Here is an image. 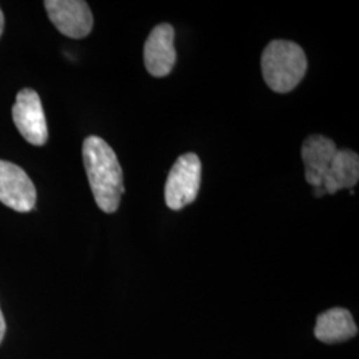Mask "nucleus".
<instances>
[{"instance_id":"nucleus-4","label":"nucleus","mask_w":359,"mask_h":359,"mask_svg":"<svg viewBox=\"0 0 359 359\" xmlns=\"http://www.w3.org/2000/svg\"><path fill=\"white\" fill-rule=\"evenodd\" d=\"M13 118L16 128L29 144L41 147L48 140L47 121L36 90H19L13 107Z\"/></svg>"},{"instance_id":"nucleus-2","label":"nucleus","mask_w":359,"mask_h":359,"mask_svg":"<svg viewBox=\"0 0 359 359\" xmlns=\"http://www.w3.org/2000/svg\"><path fill=\"white\" fill-rule=\"evenodd\" d=\"M261 68L270 90L287 93L294 90L306 75L308 59L294 41L273 40L264 50Z\"/></svg>"},{"instance_id":"nucleus-6","label":"nucleus","mask_w":359,"mask_h":359,"mask_svg":"<svg viewBox=\"0 0 359 359\" xmlns=\"http://www.w3.org/2000/svg\"><path fill=\"white\" fill-rule=\"evenodd\" d=\"M0 203L16 212H31L36 204V189L26 172L0 160Z\"/></svg>"},{"instance_id":"nucleus-8","label":"nucleus","mask_w":359,"mask_h":359,"mask_svg":"<svg viewBox=\"0 0 359 359\" xmlns=\"http://www.w3.org/2000/svg\"><path fill=\"white\" fill-rule=\"evenodd\" d=\"M337 151L335 142L322 135H311L302 144L301 156L305 164V179L313 188L323 185V179Z\"/></svg>"},{"instance_id":"nucleus-12","label":"nucleus","mask_w":359,"mask_h":359,"mask_svg":"<svg viewBox=\"0 0 359 359\" xmlns=\"http://www.w3.org/2000/svg\"><path fill=\"white\" fill-rule=\"evenodd\" d=\"M313 189H314V196H316V197H322V196L326 194V191H325L323 187H316V188H313Z\"/></svg>"},{"instance_id":"nucleus-9","label":"nucleus","mask_w":359,"mask_h":359,"mask_svg":"<svg viewBox=\"0 0 359 359\" xmlns=\"http://www.w3.org/2000/svg\"><path fill=\"white\" fill-rule=\"evenodd\" d=\"M358 327L351 313L344 308H333L317 318L314 334L323 344H339L354 338Z\"/></svg>"},{"instance_id":"nucleus-10","label":"nucleus","mask_w":359,"mask_h":359,"mask_svg":"<svg viewBox=\"0 0 359 359\" xmlns=\"http://www.w3.org/2000/svg\"><path fill=\"white\" fill-rule=\"evenodd\" d=\"M359 180L358 154L350 149H338L330 168L323 179L326 194H334L341 189H353Z\"/></svg>"},{"instance_id":"nucleus-11","label":"nucleus","mask_w":359,"mask_h":359,"mask_svg":"<svg viewBox=\"0 0 359 359\" xmlns=\"http://www.w3.org/2000/svg\"><path fill=\"white\" fill-rule=\"evenodd\" d=\"M4 334H6V320H4V316H3L1 309H0V344L3 342Z\"/></svg>"},{"instance_id":"nucleus-1","label":"nucleus","mask_w":359,"mask_h":359,"mask_svg":"<svg viewBox=\"0 0 359 359\" xmlns=\"http://www.w3.org/2000/svg\"><path fill=\"white\" fill-rule=\"evenodd\" d=\"M83 160L96 204L105 213H115L126 192L115 151L102 137L88 136L83 144Z\"/></svg>"},{"instance_id":"nucleus-5","label":"nucleus","mask_w":359,"mask_h":359,"mask_svg":"<svg viewBox=\"0 0 359 359\" xmlns=\"http://www.w3.org/2000/svg\"><path fill=\"white\" fill-rule=\"evenodd\" d=\"M48 18L65 36L83 39L88 36L93 27L90 6L83 0H46Z\"/></svg>"},{"instance_id":"nucleus-3","label":"nucleus","mask_w":359,"mask_h":359,"mask_svg":"<svg viewBox=\"0 0 359 359\" xmlns=\"http://www.w3.org/2000/svg\"><path fill=\"white\" fill-rule=\"evenodd\" d=\"M201 185V161L194 154H181L165 182V203L172 210H181L196 201Z\"/></svg>"},{"instance_id":"nucleus-13","label":"nucleus","mask_w":359,"mask_h":359,"mask_svg":"<svg viewBox=\"0 0 359 359\" xmlns=\"http://www.w3.org/2000/svg\"><path fill=\"white\" fill-rule=\"evenodd\" d=\"M3 28H4V16H3V13L0 10V36L3 34Z\"/></svg>"},{"instance_id":"nucleus-7","label":"nucleus","mask_w":359,"mask_h":359,"mask_svg":"<svg viewBox=\"0 0 359 359\" xmlns=\"http://www.w3.org/2000/svg\"><path fill=\"white\" fill-rule=\"evenodd\" d=\"M175 50V28L170 25H158L144 46V65L147 71L154 77H165L176 65Z\"/></svg>"}]
</instances>
